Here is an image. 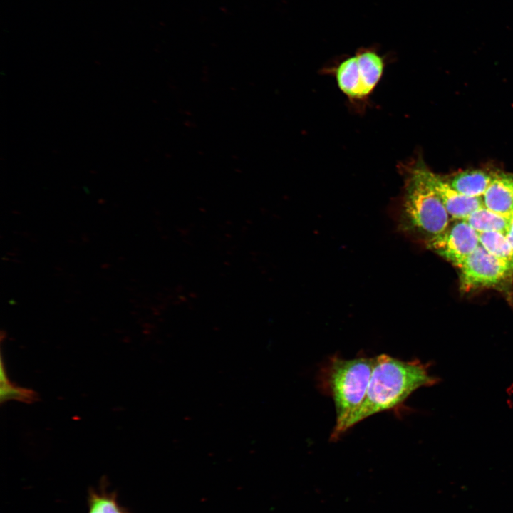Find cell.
Wrapping results in <instances>:
<instances>
[{"label":"cell","instance_id":"cell-9","mask_svg":"<svg viewBox=\"0 0 513 513\" xmlns=\"http://www.w3.org/2000/svg\"><path fill=\"white\" fill-rule=\"evenodd\" d=\"M495 172L472 169L459 172L447 179L450 186L470 197H482L491 184Z\"/></svg>","mask_w":513,"mask_h":513},{"label":"cell","instance_id":"cell-1","mask_svg":"<svg viewBox=\"0 0 513 513\" xmlns=\"http://www.w3.org/2000/svg\"><path fill=\"white\" fill-rule=\"evenodd\" d=\"M430 363L418 358L403 361L387 354L375 357L365 398L359 407L330 439L336 441L347 430L363 420L384 411H398L418 389L440 383L430 373Z\"/></svg>","mask_w":513,"mask_h":513},{"label":"cell","instance_id":"cell-4","mask_svg":"<svg viewBox=\"0 0 513 513\" xmlns=\"http://www.w3.org/2000/svg\"><path fill=\"white\" fill-rule=\"evenodd\" d=\"M459 269L460 289L465 293L506 287L513 280V264L492 255L481 245L465 260Z\"/></svg>","mask_w":513,"mask_h":513},{"label":"cell","instance_id":"cell-8","mask_svg":"<svg viewBox=\"0 0 513 513\" xmlns=\"http://www.w3.org/2000/svg\"><path fill=\"white\" fill-rule=\"evenodd\" d=\"M484 206L497 213L513 215V174L495 172L494 177L482 196Z\"/></svg>","mask_w":513,"mask_h":513},{"label":"cell","instance_id":"cell-12","mask_svg":"<svg viewBox=\"0 0 513 513\" xmlns=\"http://www.w3.org/2000/svg\"><path fill=\"white\" fill-rule=\"evenodd\" d=\"M480 245L492 255L513 264V248L505 234L498 232L478 233Z\"/></svg>","mask_w":513,"mask_h":513},{"label":"cell","instance_id":"cell-10","mask_svg":"<svg viewBox=\"0 0 513 513\" xmlns=\"http://www.w3.org/2000/svg\"><path fill=\"white\" fill-rule=\"evenodd\" d=\"M88 513H131L122 506L115 491L110 490L108 479L103 477L98 487H90L87 496Z\"/></svg>","mask_w":513,"mask_h":513},{"label":"cell","instance_id":"cell-7","mask_svg":"<svg viewBox=\"0 0 513 513\" xmlns=\"http://www.w3.org/2000/svg\"><path fill=\"white\" fill-rule=\"evenodd\" d=\"M423 172L452 219H465L472 212L484 207L482 197H470L460 194L450 186L447 179L434 173L425 165Z\"/></svg>","mask_w":513,"mask_h":513},{"label":"cell","instance_id":"cell-3","mask_svg":"<svg viewBox=\"0 0 513 513\" xmlns=\"http://www.w3.org/2000/svg\"><path fill=\"white\" fill-rule=\"evenodd\" d=\"M424 164L417 162L408 171L400 212V228L422 237L425 243L442 232L452 219L428 182Z\"/></svg>","mask_w":513,"mask_h":513},{"label":"cell","instance_id":"cell-6","mask_svg":"<svg viewBox=\"0 0 513 513\" xmlns=\"http://www.w3.org/2000/svg\"><path fill=\"white\" fill-rule=\"evenodd\" d=\"M425 245L459 269L480 243L478 232L465 219H452L442 232L428 240Z\"/></svg>","mask_w":513,"mask_h":513},{"label":"cell","instance_id":"cell-13","mask_svg":"<svg viewBox=\"0 0 513 513\" xmlns=\"http://www.w3.org/2000/svg\"><path fill=\"white\" fill-rule=\"evenodd\" d=\"M13 400L26 403H32L38 400V395L33 390L14 385L9 380L1 358L0 400L1 403H3L4 402Z\"/></svg>","mask_w":513,"mask_h":513},{"label":"cell","instance_id":"cell-2","mask_svg":"<svg viewBox=\"0 0 513 513\" xmlns=\"http://www.w3.org/2000/svg\"><path fill=\"white\" fill-rule=\"evenodd\" d=\"M374 358L346 359L334 354L321 366L318 388L331 398L336 409V432L363 402L371 376Z\"/></svg>","mask_w":513,"mask_h":513},{"label":"cell","instance_id":"cell-14","mask_svg":"<svg viewBox=\"0 0 513 513\" xmlns=\"http://www.w3.org/2000/svg\"><path fill=\"white\" fill-rule=\"evenodd\" d=\"M505 234H506L507 238L509 240L512 247L513 248V216L512 217L508 230Z\"/></svg>","mask_w":513,"mask_h":513},{"label":"cell","instance_id":"cell-5","mask_svg":"<svg viewBox=\"0 0 513 513\" xmlns=\"http://www.w3.org/2000/svg\"><path fill=\"white\" fill-rule=\"evenodd\" d=\"M384 61L371 49H364L350 56L337 66V83L348 97L361 99L368 96L381 78Z\"/></svg>","mask_w":513,"mask_h":513},{"label":"cell","instance_id":"cell-11","mask_svg":"<svg viewBox=\"0 0 513 513\" xmlns=\"http://www.w3.org/2000/svg\"><path fill=\"white\" fill-rule=\"evenodd\" d=\"M512 216L497 213L484 206L472 212L465 220L478 233L498 232L506 234Z\"/></svg>","mask_w":513,"mask_h":513}]
</instances>
